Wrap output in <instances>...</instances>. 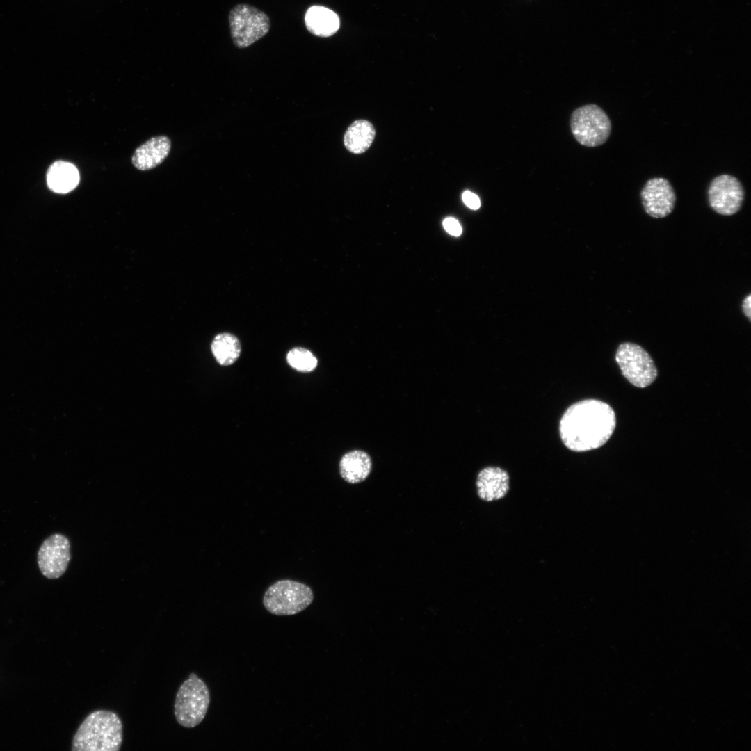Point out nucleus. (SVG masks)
Instances as JSON below:
<instances>
[{
	"label": "nucleus",
	"mask_w": 751,
	"mask_h": 751,
	"mask_svg": "<svg viewBox=\"0 0 751 751\" xmlns=\"http://www.w3.org/2000/svg\"><path fill=\"white\" fill-rule=\"evenodd\" d=\"M209 703L210 693L206 684L195 673H191L176 695L175 716L177 722L186 728L196 727L204 718Z\"/></svg>",
	"instance_id": "7ed1b4c3"
},
{
	"label": "nucleus",
	"mask_w": 751,
	"mask_h": 751,
	"mask_svg": "<svg viewBox=\"0 0 751 751\" xmlns=\"http://www.w3.org/2000/svg\"><path fill=\"white\" fill-rule=\"evenodd\" d=\"M71 558L70 542L61 533H54L46 538L38 551V565L44 576L50 579L60 578L66 572Z\"/></svg>",
	"instance_id": "1a4fd4ad"
},
{
	"label": "nucleus",
	"mask_w": 751,
	"mask_h": 751,
	"mask_svg": "<svg viewBox=\"0 0 751 751\" xmlns=\"http://www.w3.org/2000/svg\"><path fill=\"white\" fill-rule=\"evenodd\" d=\"M462 197L464 203L471 209H478L481 206L479 197L469 191H465L462 193Z\"/></svg>",
	"instance_id": "aec40b11"
},
{
	"label": "nucleus",
	"mask_w": 751,
	"mask_h": 751,
	"mask_svg": "<svg viewBox=\"0 0 751 751\" xmlns=\"http://www.w3.org/2000/svg\"><path fill=\"white\" fill-rule=\"evenodd\" d=\"M211 352L222 366H229L239 357L241 346L238 338L230 333L216 335L211 343Z\"/></svg>",
	"instance_id": "f3484780"
},
{
	"label": "nucleus",
	"mask_w": 751,
	"mask_h": 751,
	"mask_svg": "<svg viewBox=\"0 0 751 751\" xmlns=\"http://www.w3.org/2000/svg\"><path fill=\"white\" fill-rule=\"evenodd\" d=\"M305 24L312 34L327 38L333 35L339 29L340 20L333 10L322 6L309 7L305 15Z\"/></svg>",
	"instance_id": "4468645a"
},
{
	"label": "nucleus",
	"mask_w": 751,
	"mask_h": 751,
	"mask_svg": "<svg viewBox=\"0 0 751 751\" xmlns=\"http://www.w3.org/2000/svg\"><path fill=\"white\" fill-rule=\"evenodd\" d=\"M573 136L582 145L593 147L605 143L611 132V122L605 111L595 104L581 106L572 113Z\"/></svg>",
	"instance_id": "423d86ee"
},
{
	"label": "nucleus",
	"mask_w": 751,
	"mask_h": 751,
	"mask_svg": "<svg viewBox=\"0 0 751 751\" xmlns=\"http://www.w3.org/2000/svg\"><path fill=\"white\" fill-rule=\"evenodd\" d=\"M171 149V141L165 135L153 136L138 146L131 156V163L138 170H152L168 157Z\"/></svg>",
	"instance_id": "9b49d317"
},
{
	"label": "nucleus",
	"mask_w": 751,
	"mask_h": 751,
	"mask_svg": "<svg viewBox=\"0 0 751 751\" xmlns=\"http://www.w3.org/2000/svg\"><path fill=\"white\" fill-rule=\"evenodd\" d=\"M286 361L293 369L305 373L314 371L318 364L314 355L302 347L291 349L286 355Z\"/></svg>",
	"instance_id": "a211bd4d"
},
{
	"label": "nucleus",
	"mask_w": 751,
	"mask_h": 751,
	"mask_svg": "<svg viewBox=\"0 0 751 751\" xmlns=\"http://www.w3.org/2000/svg\"><path fill=\"white\" fill-rule=\"evenodd\" d=\"M615 360L622 374L635 387H646L657 377V369L652 358L636 344H621L617 349Z\"/></svg>",
	"instance_id": "0eeeda50"
},
{
	"label": "nucleus",
	"mask_w": 751,
	"mask_h": 751,
	"mask_svg": "<svg viewBox=\"0 0 751 751\" xmlns=\"http://www.w3.org/2000/svg\"><path fill=\"white\" fill-rule=\"evenodd\" d=\"M741 309L743 314L751 321V294L749 293L743 300Z\"/></svg>",
	"instance_id": "412c9836"
},
{
	"label": "nucleus",
	"mask_w": 751,
	"mask_h": 751,
	"mask_svg": "<svg viewBox=\"0 0 751 751\" xmlns=\"http://www.w3.org/2000/svg\"><path fill=\"white\" fill-rule=\"evenodd\" d=\"M228 20L232 41L239 49L250 47L264 37L270 29L268 15L248 3L233 6L229 10Z\"/></svg>",
	"instance_id": "39448f33"
},
{
	"label": "nucleus",
	"mask_w": 751,
	"mask_h": 751,
	"mask_svg": "<svg viewBox=\"0 0 751 751\" xmlns=\"http://www.w3.org/2000/svg\"><path fill=\"white\" fill-rule=\"evenodd\" d=\"M122 743V724L113 711L90 713L75 733L73 751H118Z\"/></svg>",
	"instance_id": "f03ea898"
},
{
	"label": "nucleus",
	"mask_w": 751,
	"mask_h": 751,
	"mask_svg": "<svg viewBox=\"0 0 751 751\" xmlns=\"http://www.w3.org/2000/svg\"><path fill=\"white\" fill-rule=\"evenodd\" d=\"M376 135L373 124L365 120L353 122L345 132L344 143L354 154H362L371 145Z\"/></svg>",
	"instance_id": "dca6fc26"
},
{
	"label": "nucleus",
	"mask_w": 751,
	"mask_h": 751,
	"mask_svg": "<svg viewBox=\"0 0 751 751\" xmlns=\"http://www.w3.org/2000/svg\"><path fill=\"white\" fill-rule=\"evenodd\" d=\"M476 490L478 497L485 501L503 498L510 488L508 472L499 467H486L478 474Z\"/></svg>",
	"instance_id": "f8f14e48"
},
{
	"label": "nucleus",
	"mask_w": 751,
	"mask_h": 751,
	"mask_svg": "<svg viewBox=\"0 0 751 751\" xmlns=\"http://www.w3.org/2000/svg\"><path fill=\"white\" fill-rule=\"evenodd\" d=\"M644 211L654 218L669 216L675 209L677 197L670 182L663 177L648 179L640 193Z\"/></svg>",
	"instance_id": "9d476101"
},
{
	"label": "nucleus",
	"mask_w": 751,
	"mask_h": 751,
	"mask_svg": "<svg viewBox=\"0 0 751 751\" xmlns=\"http://www.w3.org/2000/svg\"><path fill=\"white\" fill-rule=\"evenodd\" d=\"M341 477L350 484L360 483L367 478L372 469L369 455L361 450H353L345 453L339 461Z\"/></svg>",
	"instance_id": "ddd939ff"
},
{
	"label": "nucleus",
	"mask_w": 751,
	"mask_h": 751,
	"mask_svg": "<svg viewBox=\"0 0 751 751\" xmlns=\"http://www.w3.org/2000/svg\"><path fill=\"white\" fill-rule=\"evenodd\" d=\"M314 593L307 585L283 579L270 586L263 597V605L275 615H292L307 608L313 601Z\"/></svg>",
	"instance_id": "20e7f679"
},
{
	"label": "nucleus",
	"mask_w": 751,
	"mask_h": 751,
	"mask_svg": "<svg viewBox=\"0 0 751 751\" xmlns=\"http://www.w3.org/2000/svg\"><path fill=\"white\" fill-rule=\"evenodd\" d=\"M710 207L718 214L732 216L742 207L745 191L741 181L728 174L714 177L707 190Z\"/></svg>",
	"instance_id": "6e6552de"
},
{
	"label": "nucleus",
	"mask_w": 751,
	"mask_h": 751,
	"mask_svg": "<svg viewBox=\"0 0 751 751\" xmlns=\"http://www.w3.org/2000/svg\"><path fill=\"white\" fill-rule=\"evenodd\" d=\"M49 188L58 193H66L73 190L79 184V174L71 163L58 161L54 163L47 173Z\"/></svg>",
	"instance_id": "2eb2a0df"
},
{
	"label": "nucleus",
	"mask_w": 751,
	"mask_h": 751,
	"mask_svg": "<svg viewBox=\"0 0 751 751\" xmlns=\"http://www.w3.org/2000/svg\"><path fill=\"white\" fill-rule=\"evenodd\" d=\"M616 426L613 409L597 399H586L571 405L559 423V434L571 451L584 452L602 446Z\"/></svg>",
	"instance_id": "f257e3e1"
},
{
	"label": "nucleus",
	"mask_w": 751,
	"mask_h": 751,
	"mask_svg": "<svg viewBox=\"0 0 751 751\" xmlns=\"http://www.w3.org/2000/svg\"><path fill=\"white\" fill-rule=\"evenodd\" d=\"M445 230L451 235L460 236L462 233V227L459 222L451 217L446 218L443 221Z\"/></svg>",
	"instance_id": "6ab92c4d"
}]
</instances>
